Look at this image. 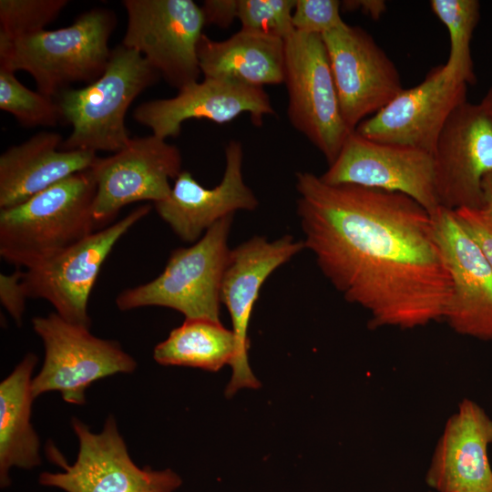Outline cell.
Returning <instances> with one entry per match:
<instances>
[{"mask_svg": "<svg viewBox=\"0 0 492 492\" xmlns=\"http://www.w3.org/2000/svg\"><path fill=\"white\" fill-rule=\"evenodd\" d=\"M295 177L304 247L343 298L369 313L370 328L444 320L452 282L425 209L399 192Z\"/></svg>", "mask_w": 492, "mask_h": 492, "instance_id": "1", "label": "cell"}, {"mask_svg": "<svg viewBox=\"0 0 492 492\" xmlns=\"http://www.w3.org/2000/svg\"><path fill=\"white\" fill-rule=\"evenodd\" d=\"M96 182L77 172L28 200L0 209V256L26 270L36 267L93 233Z\"/></svg>", "mask_w": 492, "mask_h": 492, "instance_id": "2", "label": "cell"}, {"mask_svg": "<svg viewBox=\"0 0 492 492\" xmlns=\"http://www.w3.org/2000/svg\"><path fill=\"white\" fill-rule=\"evenodd\" d=\"M116 25L112 10L97 7L63 28L0 39V67L29 73L37 91L55 97L74 83L87 85L101 77L110 58L108 42Z\"/></svg>", "mask_w": 492, "mask_h": 492, "instance_id": "3", "label": "cell"}, {"mask_svg": "<svg viewBox=\"0 0 492 492\" xmlns=\"http://www.w3.org/2000/svg\"><path fill=\"white\" fill-rule=\"evenodd\" d=\"M159 77L137 50L122 44L114 47L100 77L54 97L62 120L72 127L60 149L95 153L121 150L131 139L125 124L130 105Z\"/></svg>", "mask_w": 492, "mask_h": 492, "instance_id": "4", "label": "cell"}, {"mask_svg": "<svg viewBox=\"0 0 492 492\" xmlns=\"http://www.w3.org/2000/svg\"><path fill=\"white\" fill-rule=\"evenodd\" d=\"M232 217L216 222L192 245L172 251L163 272L155 279L118 293L117 307L122 312L166 307L181 313L185 319L220 321Z\"/></svg>", "mask_w": 492, "mask_h": 492, "instance_id": "5", "label": "cell"}, {"mask_svg": "<svg viewBox=\"0 0 492 492\" xmlns=\"http://www.w3.org/2000/svg\"><path fill=\"white\" fill-rule=\"evenodd\" d=\"M31 322L45 348L43 365L32 380L35 398L56 391L65 402L81 405L92 383L119 373L131 374L137 368L136 360L118 342L98 338L90 328L56 313L36 316Z\"/></svg>", "mask_w": 492, "mask_h": 492, "instance_id": "6", "label": "cell"}, {"mask_svg": "<svg viewBox=\"0 0 492 492\" xmlns=\"http://www.w3.org/2000/svg\"><path fill=\"white\" fill-rule=\"evenodd\" d=\"M287 116L326 159L333 162L348 135L329 56L321 35L294 31L285 39Z\"/></svg>", "mask_w": 492, "mask_h": 492, "instance_id": "7", "label": "cell"}, {"mask_svg": "<svg viewBox=\"0 0 492 492\" xmlns=\"http://www.w3.org/2000/svg\"><path fill=\"white\" fill-rule=\"evenodd\" d=\"M71 425L79 444L77 459L67 465L58 458L63 470L41 473V486L65 492H175L181 487L180 476L170 468L154 470L135 464L112 415L100 433L77 417Z\"/></svg>", "mask_w": 492, "mask_h": 492, "instance_id": "8", "label": "cell"}, {"mask_svg": "<svg viewBox=\"0 0 492 492\" xmlns=\"http://www.w3.org/2000/svg\"><path fill=\"white\" fill-rule=\"evenodd\" d=\"M127 27L122 40L137 50L171 87L198 81V45L206 26L192 0H124Z\"/></svg>", "mask_w": 492, "mask_h": 492, "instance_id": "9", "label": "cell"}, {"mask_svg": "<svg viewBox=\"0 0 492 492\" xmlns=\"http://www.w3.org/2000/svg\"><path fill=\"white\" fill-rule=\"evenodd\" d=\"M150 210L149 204L140 205L121 220L24 271L22 283L27 298L46 300L63 319L90 328L88 300L104 261L123 235Z\"/></svg>", "mask_w": 492, "mask_h": 492, "instance_id": "10", "label": "cell"}, {"mask_svg": "<svg viewBox=\"0 0 492 492\" xmlns=\"http://www.w3.org/2000/svg\"><path fill=\"white\" fill-rule=\"evenodd\" d=\"M179 148L153 134L131 138L121 150L98 158L90 170L96 182L93 216L97 224L112 220L125 206L161 201L182 171Z\"/></svg>", "mask_w": 492, "mask_h": 492, "instance_id": "11", "label": "cell"}, {"mask_svg": "<svg viewBox=\"0 0 492 492\" xmlns=\"http://www.w3.org/2000/svg\"><path fill=\"white\" fill-rule=\"evenodd\" d=\"M327 184H350L403 193L430 215L440 207L431 153L381 143L352 131L328 169L320 176Z\"/></svg>", "mask_w": 492, "mask_h": 492, "instance_id": "12", "label": "cell"}, {"mask_svg": "<svg viewBox=\"0 0 492 492\" xmlns=\"http://www.w3.org/2000/svg\"><path fill=\"white\" fill-rule=\"evenodd\" d=\"M343 120L351 130L403 90L393 61L359 26L345 24L323 36Z\"/></svg>", "mask_w": 492, "mask_h": 492, "instance_id": "13", "label": "cell"}, {"mask_svg": "<svg viewBox=\"0 0 492 492\" xmlns=\"http://www.w3.org/2000/svg\"><path fill=\"white\" fill-rule=\"evenodd\" d=\"M303 249L302 241L285 235L272 241L254 236L231 250L220 289V301L230 313L236 342L227 397L242 388L261 386L248 360V327L253 306L267 278Z\"/></svg>", "mask_w": 492, "mask_h": 492, "instance_id": "14", "label": "cell"}, {"mask_svg": "<svg viewBox=\"0 0 492 492\" xmlns=\"http://www.w3.org/2000/svg\"><path fill=\"white\" fill-rule=\"evenodd\" d=\"M433 158L440 206L481 209L482 180L492 171V122L479 104L466 101L452 112Z\"/></svg>", "mask_w": 492, "mask_h": 492, "instance_id": "15", "label": "cell"}, {"mask_svg": "<svg viewBox=\"0 0 492 492\" xmlns=\"http://www.w3.org/2000/svg\"><path fill=\"white\" fill-rule=\"evenodd\" d=\"M467 85L447 79L442 66L418 85L400 91L354 129L374 141L410 147L433 155L452 112L467 101Z\"/></svg>", "mask_w": 492, "mask_h": 492, "instance_id": "16", "label": "cell"}, {"mask_svg": "<svg viewBox=\"0 0 492 492\" xmlns=\"http://www.w3.org/2000/svg\"><path fill=\"white\" fill-rule=\"evenodd\" d=\"M431 216L452 282L444 320L459 334L492 340V266L455 210L440 206Z\"/></svg>", "mask_w": 492, "mask_h": 492, "instance_id": "17", "label": "cell"}, {"mask_svg": "<svg viewBox=\"0 0 492 492\" xmlns=\"http://www.w3.org/2000/svg\"><path fill=\"white\" fill-rule=\"evenodd\" d=\"M178 90L172 97L139 104L133 111V118L149 128L151 134L167 139L178 137L182 124L191 118L224 124L248 113L251 122L260 127L265 116L275 115L263 87L203 77Z\"/></svg>", "mask_w": 492, "mask_h": 492, "instance_id": "18", "label": "cell"}, {"mask_svg": "<svg viewBox=\"0 0 492 492\" xmlns=\"http://www.w3.org/2000/svg\"><path fill=\"white\" fill-rule=\"evenodd\" d=\"M225 159L224 174L214 188H205L190 171L182 170L169 197L154 203L160 219L182 241L194 243L219 220L237 210L251 211L258 207V199L243 180L240 141L228 142Z\"/></svg>", "mask_w": 492, "mask_h": 492, "instance_id": "19", "label": "cell"}, {"mask_svg": "<svg viewBox=\"0 0 492 492\" xmlns=\"http://www.w3.org/2000/svg\"><path fill=\"white\" fill-rule=\"evenodd\" d=\"M492 418L464 399L448 418L434 450L425 483L433 492H492L488 447Z\"/></svg>", "mask_w": 492, "mask_h": 492, "instance_id": "20", "label": "cell"}, {"mask_svg": "<svg viewBox=\"0 0 492 492\" xmlns=\"http://www.w3.org/2000/svg\"><path fill=\"white\" fill-rule=\"evenodd\" d=\"M62 135L41 131L0 156V209L21 204L54 184L90 169L97 153L63 150Z\"/></svg>", "mask_w": 492, "mask_h": 492, "instance_id": "21", "label": "cell"}, {"mask_svg": "<svg viewBox=\"0 0 492 492\" xmlns=\"http://www.w3.org/2000/svg\"><path fill=\"white\" fill-rule=\"evenodd\" d=\"M198 58L203 77L263 87L283 84L285 40L241 29L224 40L202 35Z\"/></svg>", "mask_w": 492, "mask_h": 492, "instance_id": "22", "label": "cell"}, {"mask_svg": "<svg viewBox=\"0 0 492 492\" xmlns=\"http://www.w3.org/2000/svg\"><path fill=\"white\" fill-rule=\"evenodd\" d=\"M38 358L26 354L0 383V487L11 485L14 467L33 469L42 463L40 440L31 423L33 372Z\"/></svg>", "mask_w": 492, "mask_h": 492, "instance_id": "23", "label": "cell"}, {"mask_svg": "<svg viewBox=\"0 0 492 492\" xmlns=\"http://www.w3.org/2000/svg\"><path fill=\"white\" fill-rule=\"evenodd\" d=\"M235 354L234 334L220 321L185 319L155 346L153 358L161 365L218 372L225 364H231Z\"/></svg>", "mask_w": 492, "mask_h": 492, "instance_id": "24", "label": "cell"}, {"mask_svg": "<svg viewBox=\"0 0 492 492\" xmlns=\"http://www.w3.org/2000/svg\"><path fill=\"white\" fill-rule=\"evenodd\" d=\"M430 6L449 35L450 50L446 63L442 65L443 75L455 82L475 84L470 42L480 18V3L477 0H431Z\"/></svg>", "mask_w": 492, "mask_h": 492, "instance_id": "25", "label": "cell"}, {"mask_svg": "<svg viewBox=\"0 0 492 492\" xmlns=\"http://www.w3.org/2000/svg\"><path fill=\"white\" fill-rule=\"evenodd\" d=\"M0 108L24 127H52L62 120L54 97L25 87L15 72L0 67Z\"/></svg>", "mask_w": 492, "mask_h": 492, "instance_id": "26", "label": "cell"}, {"mask_svg": "<svg viewBox=\"0 0 492 492\" xmlns=\"http://www.w3.org/2000/svg\"><path fill=\"white\" fill-rule=\"evenodd\" d=\"M67 0H1L0 39L15 40L42 32Z\"/></svg>", "mask_w": 492, "mask_h": 492, "instance_id": "27", "label": "cell"}, {"mask_svg": "<svg viewBox=\"0 0 492 492\" xmlns=\"http://www.w3.org/2000/svg\"><path fill=\"white\" fill-rule=\"evenodd\" d=\"M296 0H239L241 29L285 40L293 32Z\"/></svg>", "mask_w": 492, "mask_h": 492, "instance_id": "28", "label": "cell"}, {"mask_svg": "<svg viewBox=\"0 0 492 492\" xmlns=\"http://www.w3.org/2000/svg\"><path fill=\"white\" fill-rule=\"evenodd\" d=\"M341 8L338 0H296L292 13L294 31L323 36L340 28L346 24Z\"/></svg>", "mask_w": 492, "mask_h": 492, "instance_id": "29", "label": "cell"}, {"mask_svg": "<svg viewBox=\"0 0 492 492\" xmlns=\"http://www.w3.org/2000/svg\"><path fill=\"white\" fill-rule=\"evenodd\" d=\"M24 271L16 268L12 273L0 274V302L18 326L26 311V294L22 278Z\"/></svg>", "mask_w": 492, "mask_h": 492, "instance_id": "30", "label": "cell"}, {"mask_svg": "<svg viewBox=\"0 0 492 492\" xmlns=\"http://www.w3.org/2000/svg\"><path fill=\"white\" fill-rule=\"evenodd\" d=\"M464 229L477 242L492 266V222L480 209L455 210Z\"/></svg>", "mask_w": 492, "mask_h": 492, "instance_id": "31", "label": "cell"}, {"mask_svg": "<svg viewBox=\"0 0 492 492\" xmlns=\"http://www.w3.org/2000/svg\"><path fill=\"white\" fill-rule=\"evenodd\" d=\"M239 0H206L201 6L206 25L229 27L238 18Z\"/></svg>", "mask_w": 492, "mask_h": 492, "instance_id": "32", "label": "cell"}, {"mask_svg": "<svg viewBox=\"0 0 492 492\" xmlns=\"http://www.w3.org/2000/svg\"><path fill=\"white\" fill-rule=\"evenodd\" d=\"M346 10H361L373 19H378L386 10V4L382 0H353L342 2Z\"/></svg>", "mask_w": 492, "mask_h": 492, "instance_id": "33", "label": "cell"}, {"mask_svg": "<svg viewBox=\"0 0 492 492\" xmlns=\"http://www.w3.org/2000/svg\"><path fill=\"white\" fill-rule=\"evenodd\" d=\"M482 207L481 210L492 222V171L487 174L482 180Z\"/></svg>", "mask_w": 492, "mask_h": 492, "instance_id": "34", "label": "cell"}, {"mask_svg": "<svg viewBox=\"0 0 492 492\" xmlns=\"http://www.w3.org/2000/svg\"><path fill=\"white\" fill-rule=\"evenodd\" d=\"M479 105L492 122V87L487 91Z\"/></svg>", "mask_w": 492, "mask_h": 492, "instance_id": "35", "label": "cell"}, {"mask_svg": "<svg viewBox=\"0 0 492 492\" xmlns=\"http://www.w3.org/2000/svg\"><path fill=\"white\" fill-rule=\"evenodd\" d=\"M430 492H433V491H430Z\"/></svg>", "mask_w": 492, "mask_h": 492, "instance_id": "36", "label": "cell"}]
</instances>
